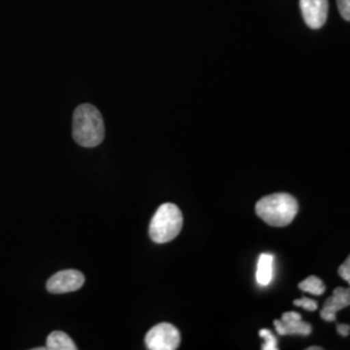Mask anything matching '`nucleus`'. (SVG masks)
<instances>
[{
	"label": "nucleus",
	"instance_id": "5",
	"mask_svg": "<svg viewBox=\"0 0 350 350\" xmlns=\"http://www.w3.org/2000/svg\"><path fill=\"white\" fill-rule=\"evenodd\" d=\"M85 280H86L85 275L78 270H73V269L63 270L51 276L47 280L46 288L50 293H55V295L69 293L83 287Z\"/></svg>",
	"mask_w": 350,
	"mask_h": 350
},
{
	"label": "nucleus",
	"instance_id": "12",
	"mask_svg": "<svg viewBox=\"0 0 350 350\" xmlns=\"http://www.w3.org/2000/svg\"><path fill=\"white\" fill-rule=\"evenodd\" d=\"M260 336L265 340V342H263L262 345L263 350L278 349V347H276V344H278L276 338L269 329H261V331H260Z\"/></svg>",
	"mask_w": 350,
	"mask_h": 350
},
{
	"label": "nucleus",
	"instance_id": "15",
	"mask_svg": "<svg viewBox=\"0 0 350 350\" xmlns=\"http://www.w3.org/2000/svg\"><path fill=\"white\" fill-rule=\"evenodd\" d=\"M338 275L341 276L345 282H350V258L348 257L347 261L338 267Z\"/></svg>",
	"mask_w": 350,
	"mask_h": 350
},
{
	"label": "nucleus",
	"instance_id": "4",
	"mask_svg": "<svg viewBox=\"0 0 350 350\" xmlns=\"http://www.w3.org/2000/svg\"><path fill=\"white\" fill-rule=\"evenodd\" d=\"M179 344L180 332L170 323L156 325L146 335V345L150 350H175Z\"/></svg>",
	"mask_w": 350,
	"mask_h": 350
},
{
	"label": "nucleus",
	"instance_id": "8",
	"mask_svg": "<svg viewBox=\"0 0 350 350\" xmlns=\"http://www.w3.org/2000/svg\"><path fill=\"white\" fill-rule=\"evenodd\" d=\"M350 305V291L348 288L338 287L334 295L327 299L325 306L321 312V318L325 322H335L336 313L348 308Z\"/></svg>",
	"mask_w": 350,
	"mask_h": 350
},
{
	"label": "nucleus",
	"instance_id": "6",
	"mask_svg": "<svg viewBox=\"0 0 350 350\" xmlns=\"http://www.w3.org/2000/svg\"><path fill=\"white\" fill-rule=\"evenodd\" d=\"M300 7L306 25L314 30L325 26L328 13V0H300Z\"/></svg>",
	"mask_w": 350,
	"mask_h": 350
},
{
	"label": "nucleus",
	"instance_id": "7",
	"mask_svg": "<svg viewBox=\"0 0 350 350\" xmlns=\"http://www.w3.org/2000/svg\"><path fill=\"white\" fill-rule=\"evenodd\" d=\"M276 332L282 336L286 335H304L308 336L312 334V325L302 321L301 314L296 312H288L283 314L282 321H275Z\"/></svg>",
	"mask_w": 350,
	"mask_h": 350
},
{
	"label": "nucleus",
	"instance_id": "2",
	"mask_svg": "<svg viewBox=\"0 0 350 350\" xmlns=\"http://www.w3.org/2000/svg\"><path fill=\"white\" fill-rule=\"evenodd\" d=\"M299 212V202L289 193H273L256 204V213L265 224L286 227L292 224Z\"/></svg>",
	"mask_w": 350,
	"mask_h": 350
},
{
	"label": "nucleus",
	"instance_id": "16",
	"mask_svg": "<svg viewBox=\"0 0 350 350\" xmlns=\"http://www.w3.org/2000/svg\"><path fill=\"white\" fill-rule=\"evenodd\" d=\"M338 332L341 335V336H344V338H347V336H349L350 332V325H338Z\"/></svg>",
	"mask_w": 350,
	"mask_h": 350
},
{
	"label": "nucleus",
	"instance_id": "3",
	"mask_svg": "<svg viewBox=\"0 0 350 350\" xmlns=\"http://www.w3.org/2000/svg\"><path fill=\"white\" fill-rule=\"evenodd\" d=\"M182 226L183 215L180 209L172 202L163 204L150 221V239L157 244L169 243L179 235Z\"/></svg>",
	"mask_w": 350,
	"mask_h": 350
},
{
	"label": "nucleus",
	"instance_id": "11",
	"mask_svg": "<svg viewBox=\"0 0 350 350\" xmlns=\"http://www.w3.org/2000/svg\"><path fill=\"white\" fill-rule=\"evenodd\" d=\"M299 288H300L301 291L312 293V295H315V296L323 295L325 291V283L318 276L314 275L309 276L305 280H302L300 284H299Z\"/></svg>",
	"mask_w": 350,
	"mask_h": 350
},
{
	"label": "nucleus",
	"instance_id": "14",
	"mask_svg": "<svg viewBox=\"0 0 350 350\" xmlns=\"http://www.w3.org/2000/svg\"><path fill=\"white\" fill-rule=\"evenodd\" d=\"M338 11L345 21L350 20V0H338Z\"/></svg>",
	"mask_w": 350,
	"mask_h": 350
},
{
	"label": "nucleus",
	"instance_id": "1",
	"mask_svg": "<svg viewBox=\"0 0 350 350\" xmlns=\"http://www.w3.org/2000/svg\"><path fill=\"white\" fill-rule=\"evenodd\" d=\"M105 137L103 116L92 104H81L73 114V138L85 147L94 148L101 144Z\"/></svg>",
	"mask_w": 350,
	"mask_h": 350
},
{
	"label": "nucleus",
	"instance_id": "9",
	"mask_svg": "<svg viewBox=\"0 0 350 350\" xmlns=\"http://www.w3.org/2000/svg\"><path fill=\"white\" fill-rule=\"evenodd\" d=\"M274 260L275 257L271 253H262L258 258L256 279L261 287L269 286L274 278Z\"/></svg>",
	"mask_w": 350,
	"mask_h": 350
},
{
	"label": "nucleus",
	"instance_id": "13",
	"mask_svg": "<svg viewBox=\"0 0 350 350\" xmlns=\"http://www.w3.org/2000/svg\"><path fill=\"white\" fill-rule=\"evenodd\" d=\"M293 305L304 308L308 312H314V310L318 309V302L312 300V299H308V297H302V299H299V300L293 301Z\"/></svg>",
	"mask_w": 350,
	"mask_h": 350
},
{
	"label": "nucleus",
	"instance_id": "17",
	"mask_svg": "<svg viewBox=\"0 0 350 350\" xmlns=\"http://www.w3.org/2000/svg\"><path fill=\"white\" fill-rule=\"evenodd\" d=\"M323 348H321V347H310V348H308V350H322Z\"/></svg>",
	"mask_w": 350,
	"mask_h": 350
},
{
	"label": "nucleus",
	"instance_id": "10",
	"mask_svg": "<svg viewBox=\"0 0 350 350\" xmlns=\"http://www.w3.org/2000/svg\"><path fill=\"white\" fill-rule=\"evenodd\" d=\"M49 350H77L75 341L63 331H53L47 338Z\"/></svg>",
	"mask_w": 350,
	"mask_h": 350
}]
</instances>
